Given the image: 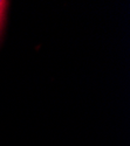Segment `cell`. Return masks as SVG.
Returning <instances> with one entry per match:
<instances>
[{
	"label": "cell",
	"mask_w": 130,
	"mask_h": 146,
	"mask_svg": "<svg viewBox=\"0 0 130 146\" xmlns=\"http://www.w3.org/2000/svg\"><path fill=\"white\" fill-rule=\"evenodd\" d=\"M7 1H1L0 0V33L3 29V25H4V19H5V12H6V7H7Z\"/></svg>",
	"instance_id": "cell-1"
}]
</instances>
